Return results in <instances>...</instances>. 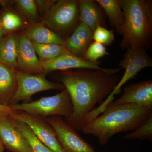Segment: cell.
Returning <instances> with one entry per match:
<instances>
[{
  "label": "cell",
  "mask_w": 152,
  "mask_h": 152,
  "mask_svg": "<svg viewBox=\"0 0 152 152\" xmlns=\"http://www.w3.org/2000/svg\"><path fill=\"white\" fill-rule=\"evenodd\" d=\"M58 80L67 90L72 104V115L64 119L77 132L85 126L88 114L103 102L120 80L116 75L88 69L63 71Z\"/></svg>",
  "instance_id": "1"
},
{
  "label": "cell",
  "mask_w": 152,
  "mask_h": 152,
  "mask_svg": "<svg viewBox=\"0 0 152 152\" xmlns=\"http://www.w3.org/2000/svg\"><path fill=\"white\" fill-rule=\"evenodd\" d=\"M152 115V107L111 102L99 115L85 125L82 131L95 136L101 145H105L115 135L134 130Z\"/></svg>",
  "instance_id": "2"
},
{
  "label": "cell",
  "mask_w": 152,
  "mask_h": 152,
  "mask_svg": "<svg viewBox=\"0 0 152 152\" xmlns=\"http://www.w3.org/2000/svg\"><path fill=\"white\" fill-rule=\"evenodd\" d=\"M124 22L120 47L123 50L140 47L147 50L152 43V2L121 0Z\"/></svg>",
  "instance_id": "3"
},
{
  "label": "cell",
  "mask_w": 152,
  "mask_h": 152,
  "mask_svg": "<svg viewBox=\"0 0 152 152\" xmlns=\"http://www.w3.org/2000/svg\"><path fill=\"white\" fill-rule=\"evenodd\" d=\"M9 106L13 110L22 111L44 118L54 116L68 118L73 111L70 96L66 89L54 96L42 97L29 103L15 104Z\"/></svg>",
  "instance_id": "4"
},
{
  "label": "cell",
  "mask_w": 152,
  "mask_h": 152,
  "mask_svg": "<svg viewBox=\"0 0 152 152\" xmlns=\"http://www.w3.org/2000/svg\"><path fill=\"white\" fill-rule=\"evenodd\" d=\"M123 56L124 58L119 63V66L120 69H124V73L111 94L99 106V108L101 111L104 110L114 100L115 95L121 93L122 87L126 83L134 78L143 69L152 66V58L143 48H128Z\"/></svg>",
  "instance_id": "5"
},
{
  "label": "cell",
  "mask_w": 152,
  "mask_h": 152,
  "mask_svg": "<svg viewBox=\"0 0 152 152\" xmlns=\"http://www.w3.org/2000/svg\"><path fill=\"white\" fill-rule=\"evenodd\" d=\"M79 5V1H56L47 13L45 23L60 36L66 34L80 23Z\"/></svg>",
  "instance_id": "6"
},
{
  "label": "cell",
  "mask_w": 152,
  "mask_h": 152,
  "mask_svg": "<svg viewBox=\"0 0 152 152\" xmlns=\"http://www.w3.org/2000/svg\"><path fill=\"white\" fill-rule=\"evenodd\" d=\"M16 72L18 86L15 94L11 100L10 105L32 102L35 94L50 90L65 89L61 83H54L47 80L45 75H31L18 70Z\"/></svg>",
  "instance_id": "7"
},
{
  "label": "cell",
  "mask_w": 152,
  "mask_h": 152,
  "mask_svg": "<svg viewBox=\"0 0 152 152\" xmlns=\"http://www.w3.org/2000/svg\"><path fill=\"white\" fill-rule=\"evenodd\" d=\"M54 129L61 145L65 152H96L91 144L83 138L64 118L54 116L45 118Z\"/></svg>",
  "instance_id": "8"
},
{
  "label": "cell",
  "mask_w": 152,
  "mask_h": 152,
  "mask_svg": "<svg viewBox=\"0 0 152 152\" xmlns=\"http://www.w3.org/2000/svg\"><path fill=\"white\" fill-rule=\"evenodd\" d=\"M11 118L25 123L40 141L54 152H65L54 129L45 119L32 115L22 111L14 110Z\"/></svg>",
  "instance_id": "9"
},
{
  "label": "cell",
  "mask_w": 152,
  "mask_h": 152,
  "mask_svg": "<svg viewBox=\"0 0 152 152\" xmlns=\"http://www.w3.org/2000/svg\"><path fill=\"white\" fill-rule=\"evenodd\" d=\"M45 74L56 71H68L71 69H88L102 70L113 75H116L121 70L119 67L106 69L101 67L99 61L93 63L86 61L72 53L66 54L50 61L41 62Z\"/></svg>",
  "instance_id": "10"
},
{
  "label": "cell",
  "mask_w": 152,
  "mask_h": 152,
  "mask_svg": "<svg viewBox=\"0 0 152 152\" xmlns=\"http://www.w3.org/2000/svg\"><path fill=\"white\" fill-rule=\"evenodd\" d=\"M18 70L31 75H45L32 42L24 33L17 36Z\"/></svg>",
  "instance_id": "11"
},
{
  "label": "cell",
  "mask_w": 152,
  "mask_h": 152,
  "mask_svg": "<svg viewBox=\"0 0 152 152\" xmlns=\"http://www.w3.org/2000/svg\"><path fill=\"white\" fill-rule=\"evenodd\" d=\"M0 139L10 152H32L26 139L16 127L10 116H0Z\"/></svg>",
  "instance_id": "12"
},
{
  "label": "cell",
  "mask_w": 152,
  "mask_h": 152,
  "mask_svg": "<svg viewBox=\"0 0 152 152\" xmlns=\"http://www.w3.org/2000/svg\"><path fill=\"white\" fill-rule=\"evenodd\" d=\"M112 103L115 105L134 104L152 107V80H146L126 86L122 96Z\"/></svg>",
  "instance_id": "13"
},
{
  "label": "cell",
  "mask_w": 152,
  "mask_h": 152,
  "mask_svg": "<svg viewBox=\"0 0 152 152\" xmlns=\"http://www.w3.org/2000/svg\"><path fill=\"white\" fill-rule=\"evenodd\" d=\"M79 10L80 22L93 32L99 26L105 27V14L96 0H80Z\"/></svg>",
  "instance_id": "14"
},
{
  "label": "cell",
  "mask_w": 152,
  "mask_h": 152,
  "mask_svg": "<svg viewBox=\"0 0 152 152\" xmlns=\"http://www.w3.org/2000/svg\"><path fill=\"white\" fill-rule=\"evenodd\" d=\"M93 36V31L80 23L65 40L66 48L73 55L83 58L88 48L94 42Z\"/></svg>",
  "instance_id": "15"
},
{
  "label": "cell",
  "mask_w": 152,
  "mask_h": 152,
  "mask_svg": "<svg viewBox=\"0 0 152 152\" xmlns=\"http://www.w3.org/2000/svg\"><path fill=\"white\" fill-rule=\"evenodd\" d=\"M17 86L15 70L0 62V104L10 106L16 91Z\"/></svg>",
  "instance_id": "16"
},
{
  "label": "cell",
  "mask_w": 152,
  "mask_h": 152,
  "mask_svg": "<svg viewBox=\"0 0 152 152\" xmlns=\"http://www.w3.org/2000/svg\"><path fill=\"white\" fill-rule=\"evenodd\" d=\"M32 42L38 44H56L66 45V40L56 34L42 25L30 26L24 33Z\"/></svg>",
  "instance_id": "17"
},
{
  "label": "cell",
  "mask_w": 152,
  "mask_h": 152,
  "mask_svg": "<svg viewBox=\"0 0 152 152\" xmlns=\"http://www.w3.org/2000/svg\"><path fill=\"white\" fill-rule=\"evenodd\" d=\"M108 18L111 26L121 35L124 18L121 0H96Z\"/></svg>",
  "instance_id": "18"
},
{
  "label": "cell",
  "mask_w": 152,
  "mask_h": 152,
  "mask_svg": "<svg viewBox=\"0 0 152 152\" xmlns=\"http://www.w3.org/2000/svg\"><path fill=\"white\" fill-rule=\"evenodd\" d=\"M17 36L8 34L0 40V62L18 70Z\"/></svg>",
  "instance_id": "19"
},
{
  "label": "cell",
  "mask_w": 152,
  "mask_h": 152,
  "mask_svg": "<svg viewBox=\"0 0 152 152\" xmlns=\"http://www.w3.org/2000/svg\"><path fill=\"white\" fill-rule=\"evenodd\" d=\"M32 42L36 53L41 62L54 59L62 55L71 53L65 46L62 45L38 44L34 42Z\"/></svg>",
  "instance_id": "20"
},
{
  "label": "cell",
  "mask_w": 152,
  "mask_h": 152,
  "mask_svg": "<svg viewBox=\"0 0 152 152\" xmlns=\"http://www.w3.org/2000/svg\"><path fill=\"white\" fill-rule=\"evenodd\" d=\"M11 118L16 127L26 139L32 152H54L40 141L25 123Z\"/></svg>",
  "instance_id": "21"
},
{
  "label": "cell",
  "mask_w": 152,
  "mask_h": 152,
  "mask_svg": "<svg viewBox=\"0 0 152 152\" xmlns=\"http://www.w3.org/2000/svg\"><path fill=\"white\" fill-rule=\"evenodd\" d=\"M0 20L4 35L18 29L23 24V20L18 15L10 11L3 12L0 15Z\"/></svg>",
  "instance_id": "22"
},
{
  "label": "cell",
  "mask_w": 152,
  "mask_h": 152,
  "mask_svg": "<svg viewBox=\"0 0 152 152\" xmlns=\"http://www.w3.org/2000/svg\"><path fill=\"white\" fill-rule=\"evenodd\" d=\"M126 140H152V115L147 119L134 130L124 137Z\"/></svg>",
  "instance_id": "23"
},
{
  "label": "cell",
  "mask_w": 152,
  "mask_h": 152,
  "mask_svg": "<svg viewBox=\"0 0 152 152\" xmlns=\"http://www.w3.org/2000/svg\"><path fill=\"white\" fill-rule=\"evenodd\" d=\"M109 55L105 46L94 41L87 49L83 58L88 61L95 63L99 61L101 58Z\"/></svg>",
  "instance_id": "24"
},
{
  "label": "cell",
  "mask_w": 152,
  "mask_h": 152,
  "mask_svg": "<svg viewBox=\"0 0 152 152\" xmlns=\"http://www.w3.org/2000/svg\"><path fill=\"white\" fill-rule=\"evenodd\" d=\"M113 30H109L104 27L99 26L93 32L94 41L104 46L110 45L115 40Z\"/></svg>",
  "instance_id": "25"
},
{
  "label": "cell",
  "mask_w": 152,
  "mask_h": 152,
  "mask_svg": "<svg viewBox=\"0 0 152 152\" xmlns=\"http://www.w3.org/2000/svg\"><path fill=\"white\" fill-rule=\"evenodd\" d=\"M18 8L28 18L36 19L38 17V7L36 1L34 0H17Z\"/></svg>",
  "instance_id": "26"
},
{
  "label": "cell",
  "mask_w": 152,
  "mask_h": 152,
  "mask_svg": "<svg viewBox=\"0 0 152 152\" xmlns=\"http://www.w3.org/2000/svg\"><path fill=\"white\" fill-rule=\"evenodd\" d=\"M14 111L10 106H5L0 104V116H10L13 114Z\"/></svg>",
  "instance_id": "27"
},
{
  "label": "cell",
  "mask_w": 152,
  "mask_h": 152,
  "mask_svg": "<svg viewBox=\"0 0 152 152\" xmlns=\"http://www.w3.org/2000/svg\"><path fill=\"white\" fill-rule=\"evenodd\" d=\"M4 31H3L2 27L1 24V20H0V40L4 37Z\"/></svg>",
  "instance_id": "28"
},
{
  "label": "cell",
  "mask_w": 152,
  "mask_h": 152,
  "mask_svg": "<svg viewBox=\"0 0 152 152\" xmlns=\"http://www.w3.org/2000/svg\"><path fill=\"white\" fill-rule=\"evenodd\" d=\"M4 145H3L2 142L1 140L0 139V152H4Z\"/></svg>",
  "instance_id": "29"
}]
</instances>
